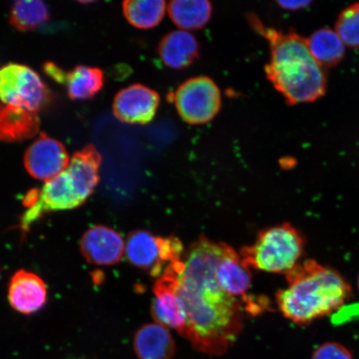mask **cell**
I'll use <instances>...</instances> for the list:
<instances>
[{
  "mask_svg": "<svg viewBox=\"0 0 359 359\" xmlns=\"http://www.w3.org/2000/svg\"><path fill=\"white\" fill-rule=\"evenodd\" d=\"M286 280L288 286L278 291L276 302L283 316L297 325H309L339 311L352 298L345 278L313 259L299 263L286 273Z\"/></svg>",
  "mask_w": 359,
  "mask_h": 359,
  "instance_id": "obj_2",
  "label": "cell"
},
{
  "mask_svg": "<svg viewBox=\"0 0 359 359\" xmlns=\"http://www.w3.org/2000/svg\"><path fill=\"white\" fill-rule=\"evenodd\" d=\"M158 94L142 84H133L116 94L114 114L121 122L144 125L150 123L158 109Z\"/></svg>",
  "mask_w": 359,
  "mask_h": 359,
  "instance_id": "obj_12",
  "label": "cell"
},
{
  "mask_svg": "<svg viewBox=\"0 0 359 359\" xmlns=\"http://www.w3.org/2000/svg\"><path fill=\"white\" fill-rule=\"evenodd\" d=\"M183 266L181 259L165 267L155 283V297L151 303V314L156 323L176 330L182 336L187 323L185 304L178 293L179 278Z\"/></svg>",
  "mask_w": 359,
  "mask_h": 359,
  "instance_id": "obj_9",
  "label": "cell"
},
{
  "mask_svg": "<svg viewBox=\"0 0 359 359\" xmlns=\"http://www.w3.org/2000/svg\"><path fill=\"white\" fill-rule=\"evenodd\" d=\"M47 294L46 285L41 278L24 269L17 271L8 285V302L21 313L39 311L46 304Z\"/></svg>",
  "mask_w": 359,
  "mask_h": 359,
  "instance_id": "obj_15",
  "label": "cell"
},
{
  "mask_svg": "<svg viewBox=\"0 0 359 359\" xmlns=\"http://www.w3.org/2000/svg\"><path fill=\"white\" fill-rule=\"evenodd\" d=\"M311 359H354L353 353L344 344L336 341H327L318 346Z\"/></svg>",
  "mask_w": 359,
  "mask_h": 359,
  "instance_id": "obj_25",
  "label": "cell"
},
{
  "mask_svg": "<svg viewBox=\"0 0 359 359\" xmlns=\"http://www.w3.org/2000/svg\"><path fill=\"white\" fill-rule=\"evenodd\" d=\"M133 348L139 359H172L177 347L167 327L151 323L135 333Z\"/></svg>",
  "mask_w": 359,
  "mask_h": 359,
  "instance_id": "obj_17",
  "label": "cell"
},
{
  "mask_svg": "<svg viewBox=\"0 0 359 359\" xmlns=\"http://www.w3.org/2000/svg\"><path fill=\"white\" fill-rule=\"evenodd\" d=\"M0 100L6 105L38 112L50 104V90L29 67L11 62L0 67Z\"/></svg>",
  "mask_w": 359,
  "mask_h": 359,
  "instance_id": "obj_5",
  "label": "cell"
},
{
  "mask_svg": "<svg viewBox=\"0 0 359 359\" xmlns=\"http://www.w3.org/2000/svg\"><path fill=\"white\" fill-rule=\"evenodd\" d=\"M335 32L344 45L359 48V3L341 12L335 25Z\"/></svg>",
  "mask_w": 359,
  "mask_h": 359,
  "instance_id": "obj_24",
  "label": "cell"
},
{
  "mask_svg": "<svg viewBox=\"0 0 359 359\" xmlns=\"http://www.w3.org/2000/svg\"><path fill=\"white\" fill-rule=\"evenodd\" d=\"M39 129L37 112L11 105H0V142L28 140L34 137Z\"/></svg>",
  "mask_w": 359,
  "mask_h": 359,
  "instance_id": "obj_18",
  "label": "cell"
},
{
  "mask_svg": "<svg viewBox=\"0 0 359 359\" xmlns=\"http://www.w3.org/2000/svg\"><path fill=\"white\" fill-rule=\"evenodd\" d=\"M80 250L90 264L109 266L121 262L125 245L123 237L114 229L96 226L84 233L80 241Z\"/></svg>",
  "mask_w": 359,
  "mask_h": 359,
  "instance_id": "obj_13",
  "label": "cell"
},
{
  "mask_svg": "<svg viewBox=\"0 0 359 359\" xmlns=\"http://www.w3.org/2000/svg\"><path fill=\"white\" fill-rule=\"evenodd\" d=\"M279 6L281 8H285V10L289 11H298L302 10V8H306L309 4H311V1H304V0H299V1H280L278 2Z\"/></svg>",
  "mask_w": 359,
  "mask_h": 359,
  "instance_id": "obj_26",
  "label": "cell"
},
{
  "mask_svg": "<svg viewBox=\"0 0 359 359\" xmlns=\"http://www.w3.org/2000/svg\"><path fill=\"white\" fill-rule=\"evenodd\" d=\"M126 19L137 29L154 28L163 20L167 4L163 0H128L123 4Z\"/></svg>",
  "mask_w": 359,
  "mask_h": 359,
  "instance_id": "obj_22",
  "label": "cell"
},
{
  "mask_svg": "<svg viewBox=\"0 0 359 359\" xmlns=\"http://www.w3.org/2000/svg\"><path fill=\"white\" fill-rule=\"evenodd\" d=\"M70 158L65 146L42 133L26 150L24 163L31 177L50 181L69 167Z\"/></svg>",
  "mask_w": 359,
  "mask_h": 359,
  "instance_id": "obj_11",
  "label": "cell"
},
{
  "mask_svg": "<svg viewBox=\"0 0 359 359\" xmlns=\"http://www.w3.org/2000/svg\"><path fill=\"white\" fill-rule=\"evenodd\" d=\"M50 19L47 4L39 0L34 1H16L10 12V22L21 32H29L46 24Z\"/></svg>",
  "mask_w": 359,
  "mask_h": 359,
  "instance_id": "obj_23",
  "label": "cell"
},
{
  "mask_svg": "<svg viewBox=\"0 0 359 359\" xmlns=\"http://www.w3.org/2000/svg\"><path fill=\"white\" fill-rule=\"evenodd\" d=\"M83 203L65 170L45 182L41 190L33 189L27 193L24 199L27 210L21 218V230L28 231L34 222L47 213L73 210Z\"/></svg>",
  "mask_w": 359,
  "mask_h": 359,
  "instance_id": "obj_7",
  "label": "cell"
},
{
  "mask_svg": "<svg viewBox=\"0 0 359 359\" xmlns=\"http://www.w3.org/2000/svg\"><path fill=\"white\" fill-rule=\"evenodd\" d=\"M306 41L311 55L322 67H334L342 61L345 45L335 30L318 29Z\"/></svg>",
  "mask_w": 359,
  "mask_h": 359,
  "instance_id": "obj_21",
  "label": "cell"
},
{
  "mask_svg": "<svg viewBox=\"0 0 359 359\" xmlns=\"http://www.w3.org/2000/svg\"><path fill=\"white\" fill-rule=\"evenodd\" d=\"M271 44L267 77L290 104L312 102L325 95L327 79L323 67L298 34L268 31Z\"/></svg>",
  "mask_w": 359,
  "mask_h": 359,
  "instance_id": "obj_3",
  "label": "cell"
},
{
  "mask_svg": "<svg viewBox=\"0 0 359 359\" xmlns=\"http://www.w3.org/2000/svg\"><path fill=\"white\" fill-rule=\"evenodd\" d=\"M175 106L181 118L192 125L212 121L221 109V92L212 79L206 77L186 81L174 93Z\"/></svg>",
  "mask_w": 359,
  "mask_h": 359,
  "instance_id": "obj_8",
  "label": "cell"
},
{
  "mask_svg": "<svg viewBox=\"0 0 359 359\" xmlns=\"http://www.w3.org/2000/svg\"><path fill=\"white\" fill-rule=\"evenodd\" d=\"M199 44L188 31L175 30L165 35L159 45V55L165 65L174 69L189 66L198 55Z\"/></svg>",
  "mask_w": 359,
  "mask_h": 359,
  "instance_id": "obj_19",
  "label": "cell"
},
{
  "mask_svg": "<svg viewBox=\"0 0 359 359\" xmlns=\"http://www.w3.org/2000/svg\"><path fill=\"white\" fill-rule=\"evenodd\" d=\"M357 285H358V291H359V275H358V277Z\"/></svg>",
  "mask_w": 359,
  "mask_h": 359,
  "instance_id": "obj_27",
  "label": "cell"
},
{
  "mask_svg": "<svg viewBox=\"0 0 359 359\" xmlns=\"http://www.w3.org/2000/svg\"><path fill=\"white\" fill-rule=\"evenodd\" d=\"M222 243L201 236L183 255L178 293L187 323L182 337L200 353L222 356L233 346L244 325L243 306L219 286L217 269Z\"/></svg>",
  "mask_w": 359,
  "mask_h": 359,
  "instance_id": "obj_1",
  "label": "cell"
},
{
  "mask_svg": "<svg viewBox=\"0 0 359 359\" xmlns=\"http://www.w3.org/2000/svg\"><path fill=\"white\" fill-rule=\"evenodd\" d=\"M126 255L132 266L152 277L161 276L170 264L182 259L184 247L175 236L161 237L145 230L130 233Z\"/></svg>",
  "mask_w": 359,
  "mask_h": 359,
  "instance_id": "obj_6",
  "label": "cell"
},
{
  "mask_svg": "<svg viewBox=\"0 0 359 359\" xmlns=\"http://www.w3.org/2000/svg\"><path fill=\"white\" fill-rule=\"evenodd\" d=\"M304 249L302 233L284 223L260 231L255 243L243 247L240 255L250 268L286 275L298 266Z\"/></svg>",
  "mask_w": 359,
  "mask_h": 359,
  "instance_id": "obj_4",
  "label": "cell"
},
{
  "mask_svg": "<svg viewBox=\"0 0 359 359\" xmlns=\"http://www.w3.org/2000/svg\"><path fill=\"white\" fill-rule=\"evenodd\" d=\"M46 74L56 83L65 85L72 100H92L104 85V74L98 67L79 65L66 72L52 64L47 67Z\"/></svg>",
  "mask_w": 359,
  "mask_h": 359,
  "instance_id": "obj_14",
  "label": "cell"
},
{
  "mask_svg": "<svg viewBox=\"0 0 359 359\" xmlns=\"http://www.w3.org/2000/svg\"><path fill=\"white\" fill-rule=\"evenodd\" d=\"M102 156L95 146L88 145L72 157L66 169L74 184L76 192L83 202L86 201L100 182Z\"/></svg>",
  "mask_w": 359,
  "mask_h": 359,
  "instance_id": "obj_16",
  "label": "cell"
},
{
  "mask_svg": "<svg viewBox=\"0 0 359 359\" xmlns=\"http://www.w3.org/2000/svg\"><path fill=\"white\" fill-rule=\"evenodd\" d=\"M219 286L229 295L237 299L241 297L245 311L252 316L262 313L264 299L249 295L252 273L241 255L231 245L222 243V255L217 269Z\"/></svg>",
  "mask_w": 359,
  "mask_h": 359,
  "instance_id": "obj_10",
  "label": "cell"
},
{
  "mask_svg": "<svg viewBox=\"0 0 359 359\" xmlns=\"http://www.w3.org/2000/svg\"><path fill=\"white\" fill-rule=\"evenodd\" d=\"M170 19L180 29H199L208 24L212 15V4L205 0H177L168 7Z\"/></svg>",
  "mask_w": 359,
  "mask_h": 359,
  "instance_id": "obj_20",
  "label": "cell"
}]
</instances>
